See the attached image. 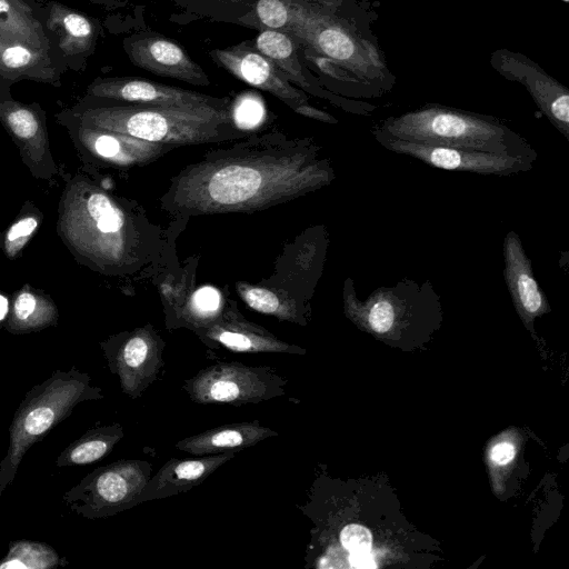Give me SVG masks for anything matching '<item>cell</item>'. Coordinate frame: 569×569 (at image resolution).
<instances>
[{
  "label": "cell",
  "mask_w": 569,
  "mask_h": 569,
  "mask_svg": "<svg viewBox=\"0 0 569 569\" xmlns=\"http://www.w3.org/2000/svg\"><path fill=\"white\" fill-rule=\"evenodd\" d=\"M151 472L152 466L147 460H117L86 475L63 493L62 500L83 518H109L140 505V495Z\"/></svg>",
  "instance_id": "cell-8"
},
{
  "label": "cell",
  "mask_w": 569,
  "mask_h": 569,
  "mask_svg": "<svg viewBox=\"0 0 569 569\" xmlns=\"http://www.w3.org/2000/svg\"><path fill=\"white\" fill-rule=\"evenodd\" d=\"M287 382L271 366L219 361L186 379L182 389L199 405L240 407L286 395Z\"/></svg>",
  "instance_id": "cell-9"
},
{
  "label": "cell",
  "mask_w": 569,
  "mask_h": 569,
  "mask_svg": "<svg viewBox=\"0 0 569 569\" xmlns=\"http://www.w3.org/2000/svg\"><path fill=\"white\" fill-rule=\"evenodd\" d=\"M10 310V302L8 298L0 293V326L3 323L8 317Z\"/></svg>",
  "instance_id": "cell-38"
},
{
  "label": "cell",
  "mask_w": 569,
  "mask_h": 569,
  "mask_svg": "<svg viewBox=\"0 0 569 569\" xmlns=\"http://www.w3.org/2000/svg\"><path fill=\"white\" fill-rule=\"evenodd\" d=\"M79 122L172 148L221 143L247 137L234 127L229 107H162L132 103L89 108Z\"/></svg>",
  "instance_id": "cell-4"
},
{
  "label": "cell",
  "mask_w": 569,
  "mask_h": 569,
  "mask_svg": "<svg viewBox=\"0 0 569 569\" xmlns=\"http://www.w3.org/2000/svg\"><path fill=\"white\" fill-rule=\"evenodd\" d=\"M350 562L352 567L357 568H372L376 565L372 561V557L369 551L351 552Z\"/></svg>",
  "instance_id": "cell-37"
},
{
  "label": "cell",
  "mask_w": 569,
  "mask_h": 569,
  "mask_svg": "<svg viewBox=\"0 0 569 569\" xmlns=\"http://www.w3.org/2000/svg\"><path fill=\"white\" fill-rule=\"evenodd\" d=\"M88 93L97 98L162 107L230 106L224 99H217L142 78L97 79L89 86Z\"/></svg>",
  "instance_id": "cell-16"
},
{
  "label": "cell",
  "mask_w": 569,
  "mask_h": 569,
  "mask_svg": "<svg viewBox=\"0 0 569 569\" xmlns=\"http://www.w3.org/2000/svg\"><path fill=\"white\" fill-rule=\"evenodd\" d=\"M128 54L137 67L151 73L186 81L196 86H208L210 80L176 42L159 36L144 37L127 46Z\"/></svg>",
  "instance_id": "cell-19"
},
{
  "label": "cell",
  "mask_w": 569,
  "mask_h": 569,
  "mask_svg": "<svg viewBox=\"0 0 569 569\" xmlns=\"http://www.w3.org/2000/svg\"><path fill=\"white\" fill-rule=\"evenodd\" d=\"M74 144L90 161L104 167L130 168L156 161L172 147L79 122Z\"/></svg>",
  "instance_id": "cell-15"
},
{
  "label": "cell",
  "mask_w": 569,
  "mask_h": 569,
  "mask_svg": "<svg viewBox=\"0 0 569 569\" xmlns=\"http://www.w3.org/2000/svg\"><path fill=\"white\" fill-rule=\"evenodd\" d=\"M335 178L331 160L311 138L254 134L186 166L160 207L177 219L251 213L315 192Z\"/></svg>",
  "instance_id": "cell-1"
},
{
  "label": "cell",
  "mask_w": 569,
  "mask_h": 569,
  "mask_svg": "<svg viewBox=\"0 0 569 569\" xmlns=\"http://www.w3.org/2000/svg\"><path fill=\"white\" fill-rule=\"evenodd\" d=\"M371 131L426 143L537 160L533 147L501 119L439 103H426L377 123Z\"/></svg>",
  "instance_id": "cell-5"
},
{
  "label": "cell",
  "mask_w": 569,
  "mask_h": 569,
  "mask_svg": "<svg viewBox=\"0 0 569 569\" xmlns=\"http://www.w3.org/2000/svg\"><path fill=\"white\" fill-rule=\"evenodd\" d=\"M256 49L288 72L301 87H309L296 56L295 44L286 33L273 29L262 31L256 40Z\"/></svg>",
  "instance_id": "cell-29"
},
{
  "label": "cell",
  "mask_w": 569,
  "mask_h": 569,
  "mask_svg": "<svg viewBox=\"0 0 569 569\" xmlns=\"http://www.w3.org/2000/svg\"><path fill=\"white\" fill-rule=\"evenodd\" d=\"M278 432L259 420L229 423L208 429L201 433L186 437L176 443V448L192 456H210L224 452H238L258 442L277 437Z\"/></svg>",
  "instance_id": "cell-21"
},
{
  "label": "cell",
  "mask_w": 569,
  "mask_h": 569,
  "mask_svg": "<svg viewBox=\"0 0 569 569\" xmlns=\"http://www.w3.org/2000/svg\"><path fill=\"white\" fill-rule=\"evenodd\" d=\"M516 455V449L510 442H499L491 448L490 459L499 466L509 463Z\"/></svg>",
  "instance_id": "cell-35"
},
{
  "label": "cell",
  "mask_w": 569,
  "mask_h": 569,
  "mask_svg": "<svg viewBox=\"0 0 569 569\" xmlns=\"http://www.w3.org/2000/svg\"><path fill=\"white\" fill-rule=\"evenodd\" d=\"M43 221L42 212L27 201L17 219L1 234L0 247L9 259L18 258Z\"/></svg>",
  "instance_id": "cell-30"
},
{
  "label": "cell",
  "mask_w": 569,
  "mask_h": 569,
  "mask_svg": "<svg viewBox=\"0 0 569 569\" xmlns=\"http://www.w3.org/2000/svg\"><path fill=\"white\" fill-rule=\"evenodd\" d=\"M340 542L350 552L369 551L372 543V535L368 528L350 523L342 528Z\"/></svg>",
  "instance_id": "cell-34"
},
{
  "label": "cell",
  "mask_w": 569,
  "mask_h": 569,
  "mask_svg": "<svg viewBox=\"0 0 569 569\" xmlns=\"http://www.w3.org/2000/svg\"><path fill=\"white\" fill-rule=\"evenodd\" d=\"M493 70L522 86L549 122L569 139V90L523 53L498 49L489 58Z\"/></svg>",
  "instance_id": "cell-12"
},
{
  "label": "cell",
  "mask_w": 569,
  "mask_h": 569,
  "mask_svg": "<svg viewBox=\"0 0 569 569\" xmlns=\"http://www.w3.org/2000/svg\"><path fill=\"white\" fill-rule=\"evenodd\" d=\"M214 59L238 79L268 91L293 110L308 103V97L292 87L278 70V67L257 49L246 43L211 52Z\"/></svg>",
  "instance_id": "cell-17"
},
{
  "label": "cell",
  "mask_w": 569,
  "mask_h": 569,
  "mask_svg": "<svg viewBox=\"0 0 569 569\" xmlns=\"http://www.w3.org/2000/svg\"><path fill=\"white\" fill-rule=\"evenodd\" d=\"M371 133L387 150L443 170L505 177L530 171L535 166L531 159L511 154L426 143L373 131Z\"/></svg>",
  "instance_id": "cell-11"
},
{
  "label": "cell",
  "mask_w": 569,
  "mask_h": 569,
  "mask_svg": "<svg viewBox=\"0 0 569 569\" xmlns=\"http://www.w3.org/2000/svg\"><path fill=\"white\" fill-rule=\"evenodd\" d=\"M373 17L365 3L353 1L342 16L306 10L293 30L315 51V63L343 86V94L372 99L389 92L395 77L376 34Z\"/></svg>",
  "instance_id": "cell-3"
},
{
  "label": "cell",
  "mask_w": 569,
  "mask_h": 569,
  "mask_svg": "<svg viewBox=\"0 0 569 569\" xmlns=\"http://www.w3.org/2000/svg\"><path fill=\"white\" fill-rule=\"evenodd\" d=\"M103 398L102 389L76 367L68 371L56 370L34 385L18 406L9 427L8 449L0 462V498L13 482L31 446L68 418L77 405Z\"/></svg>",
  "instance_id": "cell-6"
},
{
  "label": "cell",
  "mask_w": 569,
  "mask_h": 569,
  "mask_svg": "<svg viewBox=\"0 0 569 569\" xmlns=\"http://www.w3.org/2000/svg\"><path fill=\"white\" fill-rule=\"evenodd\" d=\"M342 297L346 315L379 336L402 332L406 328L428 330L441 319L440 298L429 280L401 279L395 286L375 289L361 300L353 280L348 277Z\"/></svg>",
  "instance_id": "cell-7"
},
{
  "label": "cell",
  "mask_w": 569,
  "mask_h": 569,
  "mask_svg": "<svg viewBox=\"0 0 569 569\" xmlns=\"http://www.w3.org/2000/svg\"><path fill=\"white\" fill-rule=\"evenodd\" d=\"M230 116L234 127L251 132L264 122L267 110L262 98L253 91L241 92L230 104Z\"/></svg>",
  "instance_id": "cell-31"
},
{
  "label": "cell",
  "mask_w": 569,
  "mask_h": 569,
  "mask_svg": "<svg viewBox=\"0 0 569 569\" xmlns=\"http://www.w3.org/2000/svg\"><path fill=\"white\" fill-rule=\"evenodd\" d=\"M256 12L259 20L273 30L286 28L292 18L289 3L284 0H259Z\"/></svg>",
  "instance_id": "cell-33"
},
{
  "label": "cell",
  "mask_w": 569,
  "mask_h": 569,
  "mask_svg": "<svg viewBox=\"0 0 569 569\" xmlns=\"http://www.w3.org/2000/svg\"><path fill=\"white\" fill-rule=\"evenodd\" d=\"M123 436V427L118 422L91 428L60 452L56 466L73 467L97 462L107 457Z\"/></svg>",
  "instance_id": "cell-24"
},
{
  "label": "cell",
  "mask_w": 569,
  "mask_h": 569,
  "mask_svg": "<svg viewBox=\"0 0 569 569\" xmlns=\"http://www.w3.org/2000/svg\"><path fill=\"white\" fill-rule=\"evenodd\" d=\"M47 24L59 38L66 54L82 53L92 46L94 27L83 14L59 3H51Z\"/></svg>",
  "instance_id": "cell-25"
},
{
  "label": "cell",
  "mask_w": 569,
  "mask_h": 569,
  "mask_svg": "<svg viewBox=\"0 0 569 569\" xmlns=\"http://www.w3.org/2000/svg\"><path fill=\"white\" fill-rule=\"evenodd\" d=\"M58 318L51 297L26 284L14 295L3 327L10 333L23 335L56 326Z\"/></svg>",
  "instance_id": "cell-23"
},
{
  "label": "cell",
  "mask_w": 569,
  "mask_h": 569,
  "mask_svg": "<svg viewBox=\"0 0 569 569\" xmlns=\"http://www.w3.org/2000/svg\"><path fill=\"white\" fill-rule=\"evenodd\" d=\"M295 111L301 116H305V117H308V118H311L315 120H319V121L328 122V123H337L336 118H333L331 114L323 112L319 109H316V108L309 106L308 103L297 107L295 109Z\"/></svg>",
  "instance_id": "cell-36"
},
{
  "label": "cell",
  "mask_w": 569,
  "mask_h": 569,
  "mask_svg": "<svg viewBox=\"0 0 569 569\" xmlns=\"http://www.w3.org/2000/svg\"><path fill=\"white\" fill-rule=\"evenodd\" d=\"M57 231L74 259L106 276H128L151 262L160 237L129 200L77 173L59 202Z\"/></svg>",
  "instance_id": "cell-2"
},
{
  "label": "cell",
  "mask_w": 569,
  "mask_h": 569,
  "mask_svg": "<svg viewBox=\"0 0 569 569\" xmlns=\"http://www.w3.org/2000/svg\"><path fill=\"white\" fill-rule=\"evenodd\" d=\"M192 331L210 348H224L242 353H289L303 356L306 349L288 343L266 328L244 319L237 309L230 307L209 322Z\"/></svg>",
  "instance_id": "cell-13"
},
{
  "label": "cell",
  "mask_w": 569,
  "mask_h": 569,
  "mask_svg": "<svg viewBox=\"0 0 569 569\" xmlns=\"http://www.w3.org/2000/svg\"><path fill=\"white\" fill-rule=\"evenodd\" d=\"M236 455L237 452H224L192 459L171 458L150 477L139 501L142 503L189 491L201 485Z\"/></svg>",
  "instance_id": "cell-20"
},
{
  "label": "cell",
  "mask_w": 569,
  "mask_h": 569,
  "mask_svg": "<svg viewBox=\"0 0 569 569\" xmlns=\"http://www.w3.org/2000/svg\"><path fill=\"white\" fill-rule=\"evenodd\" d=\"M237 290L241 299L251 309L260 313L273 316L281 321H289L301 326L307 325V307L296 298L246 282H238Z\"/></svg>",
  "instance_id": "cell-26"
},
{
  "label": "cell",
  "mask_w": 569,
  "mask_h": 569,
  "mask_svg": "<svg viewBox=\"0 0 569 569\" xmlns=\"http://www.w3.org/2000/svg\"><path fill=\"white\" fill-rule=\"evenodd\" d=\"M0 33L48 49L40 22L21 0H0Z\"/></svg>",
  "instance_id": "cell-27"
},
{
  "label": "cell",
  "mask_w": 569,
  "mask_h": 569,
  "mask_svg": "<svg viewBox=\"0 0 569 569\" xmlns=\"http://www.w3.org/2000/svg\"><path fill=\"white\" fill-rule=\"evenodd\" d=\"M221 310L220 292L213 287H203L192 295L188 312L179 321L183 320V326L192 330L214 319Z\"/></svg>",
  "instance_id": "cell-32"
},
{
  "label": "cell",
  "mask_w": 569,
  "mask_h": 569,
  "mask_svg": "<svg viewBox=\"0 0 569 569\" xmlns=\"http://www.w3.org/2000/svg\"><path fill=\"white\" fill-rule=\"evenodd\" d=\"M100 347L121 391L133 400L158 379L164 365L166 342L151 325L110 336Z\"/></svg>",
  "instance_id": "cell-10"
},
{
  "label": "cell",
  "mask_w": 569,
  "mask_h": 569,
  "mask_svg": "<svg viewBox=\"0 0 569 569\" xmlns=\"http://www.w3.org/2000/svg\"><path fill=\"white\" fill-rule=\"evenodd\" d=\"M0 74L10 79L53 81L54 69L48 49L0 33Z\"/></svg>",
  "instance_id": "cell-22"
},
{
  "label": "cell",
  "mask_w": 569,
  "mask_h": 569,
  "mask_svg": "<svg viewBox=\"0 0 569 569\" xmlns=\"http://www.w3.org/2000/svg\"><path fill=\"white\" fill-rule=\"evenodd\" d=\"M0 121L30 173L37 179L51 180L58 169L41 112L21 102L0 100Z\"/></svg>",
  "instance_id": "cell-14"
},
{
  "label": "cell",
  "mask_w": 569,
  "mask_h": 569,
  "mask_svg": "<svg viewBox=\"0 0 569 569\" xmlns=\"http://www.w3.org/2000/svg\"><path fill=\"white\" fill-rule=\"evenodd\" d=\"M51 546L32 540L10 543L8 552L0 559V569H52L67 565Z\"/></svg>",
  "instance_id": "cell-28"
},
{
  "label": "cell",
  "mask_w": 569,
  "mask_h": 569,
  "mask_svg": "<svg viewBox=\"0 0 569 569\" xmlns=\"http://www.w3.org/2000/svg\"><path fill=\"white\" fill-rule=\"evenodd\" d=\"M503 277L513 305L528 321L550 310L547 297L539 286L519 234L509 231L503 238Z\"/></svg>",
  "instance_id": "cell-18"
}]
</instances>
